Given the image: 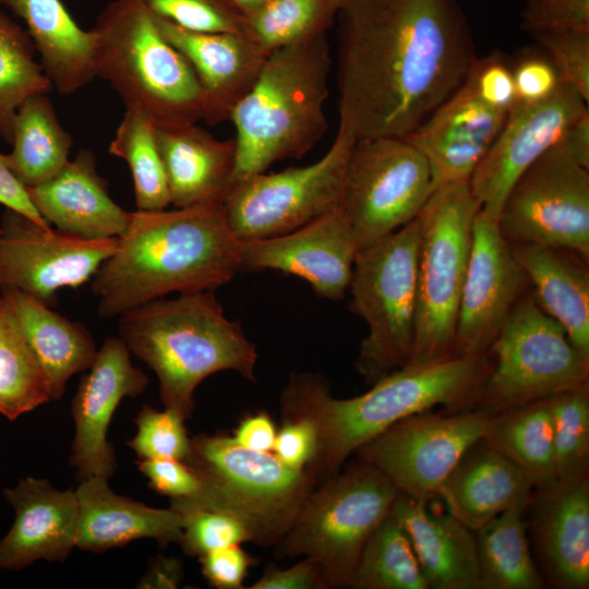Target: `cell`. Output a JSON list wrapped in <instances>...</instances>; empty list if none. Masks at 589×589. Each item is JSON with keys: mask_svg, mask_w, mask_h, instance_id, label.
Wrapping results in <instances>:
<instances>
[{"mask_svg": "<svg viewBox=\"0 0 589 589\" xmlns=\"http://www.w3.org/2000/svg\"><path fill=\"white\" fill-rule=\"evenodd\" d=\"M553 63L561 81L589 101V31L555 29L529 33Z\"/></svg>", "mask_w": 589, "mask_h": 589, "instance_id": "obj_45", "label": "cell"}, {"mask_svg": "<svg viewBox=\"0 0 589 589\" xmlns=\"http://www.w3.org/2000/svg\"><path fill=\"white\" fill-rule=\"evenodd\" d=\"M15 520L0 540V568L17 570L38 560L63 561L76 544L79 501L47 480L27 477L3 491Z\"/></svg>", "mask_w": 589, "mask_h": 589, "instance_id": "obj_24", "label": "cell"}, {"mask_svg": "<svg viewBox=\"0 0 589 589\" xmlns=\"http://www.w3.org/2000/svg\"><path fill=\"white\" fill-rule=\"evenodd\" d=\"M50 400L46 378L0 296V413L13 421Z\"/></svg>", "mask_w": 589, "mask_h": 589, "instance_id": "obj_37", "label": "cell"}, {"mask_svg": "<svg viewBox=\"0 0 589 589\" xmlns=\"http://www.w3.org/2000/svg\"><path fill=\"white\" fill-rule=\"evenodd\" d=\"M276 434L277 428L272 417L265 411H259L243 418L231 437L248 449L272 452Z\"/></svg>", "mask_w": 589, "mask_h": 589, "instance_id": "obj_53", "label": "cell"}, {"mask_svg": "<svg viewBox=\"0 0 589 589\" xmlns=\"http://www.w3.org/2000/svg\"><path fill=\"white\" fill-rule=\"evenodd\" d=\"M532 492L525 472L483 438L462 455L437 496L447 513L477 531L516 503L530 500Z\"/></svg>", "mask_w": 589, "mask_h": 589, "instance_id": "obj_29", "label": "cell"}, {"mask_svg": "<svg viewBox=\"0 0 589 589\" xmlns=\"http://www.w3.org/2000/svg\"><path fill=\"white\" fill-rule=\"evenodd\" d=\"M492 416L478 408L412 414L362 444L354 454L400 493L428 503L437 496L462 455L484 438Z\"/></svg>", "mask_w": 589, "mask_h": 589, "instance_id": "obj_15", "label": "cell"}, {"mask_svg": "<svg viewBox=\"0 0 589 589\" xmlns=\"http://www.w3.org/2000/svg\"><path fill=\"white\" fill-rule=\"evenodd\" d=\"M75 493L80 509L75 546L81 550L99 553L142 538L160 545L181 540L182 518L176 509L154 508L117 495L108 478L83 479Z\"/></svg>", "mask_w": 589, "mask_h": 589, "instance_id": "obj_27", "label": "cell"}, {"mask_svg": "<svg viewBox=\"0 0 589 589\" xmlns=\"http://www.w3.org/2000/svg\"><path fill=\"white\" fill-rule=\"evenodd\" d=\"M529 501L516 503L474 531L480 589L543 587L524 520Z\"/></svg>", "mask_w": 589, "mask_h": 589, "instance_id": "obj_34", "label": "cell"}, {"mask_svg": "<svg viewBox=\"0 0 589 589\" xmlns=\"http://www.w3.org/2000/svg\"><path fill=\"white\" fill-rule=\"evenodd\" d=\"M118 244L119 238H77L5 208L0 226V288H15L52 308L60 289L91 280Z\"/></svg>", "mask_w": 589, "mask_h": 589, "instance_id": "obj_16", "label": "cell"}, {"mask_svg": "<svg viewBox=\"0 0 589 589\" xmlns=\"http://www.w3.org/2000/svg\"><path fill=\"white\" fill-rule=\"evenodd\" d=\"M337 20L339 125L357 140L409 136L478 58L457 0H346Z\"/></svg>", "mask_w": 589, "mask_h": 589, "instance_id": "obj_1", "label": "cell"}, {"mask_svg": "<svg viewBox=\"0 0 589 589\" xmlns=\"http://www.w3.org/2000/svg\"><path fill=\"white\" fill-rule=\"evenodd\" d=\"M184 419L175 410H157L143 406L135 423L136 434L128 445L142 460L178 459L185 461L191 454Z\"/></svg>", "mask_w": 589, "mask_h": 589, "instance_id": "obj_43", "label": "cell"}, {"mask_svg": "<svg viewBox=\"0 0 589 589\" xmlns=\"http://www.w3.org/2000/svg\"><path fill=\"white\" fill-rule=\"evenodd\" d=\"M350 588L429 589L411 541L390 513L364 544Z\"/></svg>", "mask_w": 589, "mask_h": 589, "instance_id": "obj_38", "label": "cell"}, {"mask_svg": "<svg viewBox=\"0 0 589 589\" xmlns=\"http://www.w3.org/2000/svg\"><path fill=\"white\" fill-rule=\"evenodd\" d=\"M467 80L488 105L508 112L517 103L512 63L500 52L477 58Z\"/></svg>", "mask_w": 589, "mask_h": 589, "instance_id": "obj_46", "label": "cell"}, {"mask_svg": "<svg viewBox=\"0 0 589 589\" xmlns=\"http://www.w3.org/2000/svg\"><path fill=\"white\" fill-rule=\"evenodd\" d=\"M49 388L51 400L62 397L69 378L91 368L97 353L93 335L77 321L51 310L32 296L0 288Z\"/></svg>", "mask_w": 589, "mask_h": 589, "instance_id": "obj_32", "label": "cell"}, {"mask_svg": "<svg viewBox=\"0 0 589 589\" xmlns=\"http://www.w3.org/2000/svg\"><path fill=\"white\" fill-rule=\"evenodd\" d=\"M490 369L489 353L406 364L346 399L334 397L320 374L294 373L281 394L283 417L305 418L315 425L317 452L306 469L317 483L334 476L362 444L407 417L438 406L471 408Z\"/></svg>", "mask_w": 589, "mask_h": 589, "instance_id": "obj_3", "label": "cell"}, {"mask_svg": "<svg viewBox=\"0 0 589 589\" xmlns=\"http://www.w3.org/2000/svg\"><path fill=\"white\" fill-rule=\"evenodd\" d=\"M224 205L132 212L115 253L91 279L101 317L177 292L214 291L240 272Z\"/></svg>", "mask_w": 589, "mask_h": 589, "instance_id": "obj_2", "label": "cell"}, {"mask_svg": "<svg viewBox=\"0 0 589 589\" xmlns=\"http://www.w3.org/2000/svg\"><path fill=\"white\" fill-rule=\"evenodd\" d=\"M27 191L33 205L50 226L77 238H120L131 220L132 212L111 199L89 149L80 151L56 177Z\"/></svg>", "mask_w": 589, "mask_h": 589, "instance_id": "obj_25", "label": "cell"}, {"mask_svg": "<svg viewBox=\"0 0 589 589\" xmlns=\"http://www.w3.org/2000/svg\"><path fill=\"white\" fill-rule=\"evenodd\" d=\"M526 1H531V0H525V2H526Z\"/></svg>", "mask_w": 589, "mask_h": 589, "instance_id": "obj_58", "label": "cell"}, {"mask_svg": "<svg viewBox=\"0 0 589 589\" xmlns=\"http://www.w3.org/2000/svg\"><path fill=\"white\" fill-rule=\"evenodd\" d=\"M51 88L26 29L0 9V136L11 144L17 107Z\"/></svg>", "mask_w": 589, "mask_h": 589, "instance_id": "obj_40", "label": "cell"}, {"mask_svg": "<svg viewBox=\"0 0 589 589\" xmlns=\"http://www.w3.org/2000/svg\"><path fill=\"white\" fill-rule=\"evenodd\" d=\"M522 28L528 32L589 31V0H531L521 12Z\"/></svg>", "mask_w": 589, "mask_h": 589, "instance_id": "obj_47", "label": "cell"}, {"mask_svg": "<svg viewBox=\"0 0 589 589\" xmlns=\"http://www.w3.org/2000/svg\"><path fill=\"white\" fill-rule=\"evenodd\" d=\"M183 579L182 564L176 557L156 556L140 581L141 588H177Z\"/></svg>", "mask_w": 589, "mask_h": 589, "instance_id": "obj_55", "label": "cell"}, {"mask_svg": "<svg viewBox=\"0 0 589 589\" xmlns=\"http://www.w3.org/2000/svg\"><path fill=\"white\" fill-rule=\"evenodd\" d=\"M587 108L588 103L564 82L542 101H517L469 179L480 212L497 221L504 200L517 178L558 143Z\"/></svg>", "mask_w": 589, "mask_h": 589, "instance_id": "obj_17", "label": "cell"}, {"mask_svg": "<svg viewBox=\"0 0 589 589\" xmlns=\"http://www.w3.org/2000/svg\"><path fill=\"white\" fill-rule=\"evenodd\" d=\"M72 142L47 93L35 94L16 109L12 151L4 154L5 161L26 189L33 188L52 179L65 167Z\"/></svg>", "mask_w": 589, "mask_h": 589, "instance_id": "obj_33", "label": "cell"}, {"mask_svg": "<svg viewBox=\"0 0 589 589\" xmlns=\"http://www.w3.org/2000/svg\"><path fill=\"white\" fill-rule=\"evenodd\" d=\"M538 305L565 329L589 358V267L575 251L531 243H510Z\"/></svg>", "mask_w": 589, "mask_h": 589, "instance_id": "obj_30", "label": "cell"}, {"mask_svg": "<svg viewBox=\"0 0 589 589\" xmlns=\"http://www.w3.org/2000/svg\"><path fill=\"white\" fill-rule=\"evenodd\" d=\"M531 529L550 582L561 589L589 587V474L533 489Z\"/></svg>", "mask_w": 589, "mask_h": 589, "instance_id": "obj_23", "label": "cell"}, {"mask_svg": "<svg viewBox=\"0 0 589 589\" xmlns=\"http://www.w3.org/2000/svg\"><path fill=\"white\" fill-rule=\"evenodd\" d=\"M147 384L145 373L132 364L124 341L119 336L106 338L72 400L75 434L70 464L81 480L112 476L116 458L107 440L112 414L124 397L142 394Z\"/></svg>", "mask_w": 589, "mask_h": 589, "instance_id": "obj_20", "label": "cell"}, {"mask_svg": "<svg viewBox=\"0 0 589 589\" xmlns=\"http://www.w3.org/2000/svg\"><path fill=\"white\" fill-rule=\"evenodd\" d=\"M318 445L315 425L305 418L284 417L272 453L293 469H306L313 461Z\"/></svg>", "mask_w": 589, "mask_h": 589, "instance_id": "obj_50", "label": "cell"}, {"mask_svg": "<svg viewBox=\"0 0 589 589\" xmlns=\"http://www.w3.org/2000/svg\"><path fill=\"white\" fill-rule=\"evenodd\" d=\"M25 24L52 88L71 95L96 79L95 29H84L61 0H0Z\"/></svg>", "mask_w": 589, "mask_h": 589, "instance_id": "obj_31", "label": "cell"}, {"mask_svg": "<svg viewBox=\"0 0 589 589\" xmlns=\"http://www.w3.org/2000/svg\"><path fill=\"white\" fill-rule=\"evenodd\" d=\"M359 248L340 206L277 237L241 241L240 272L273 269L305 280L321 298H344Z\"/></svg>", "mask_w": 589, "mask_h": 589, "instance_id": "obj_19", "label": "cell"}, {"mask_svg": "<svg viewBox=\"0 0 589 589\" xmlns=\"http://www.w3.org/2000/svg\"><path fill=\"white\" fill-rule=\"evenodd\" d=\"M0 204L19 212L44 227H51L33 205L27 189L9 168L0 152Z\"/></svg>", "mask_w": 589, "mask_h": 589, "instance_id": "obj_54", "label": "cell"}, {"mask_svg": "<svg viewBox=\"0 0 589 589\" xmlns=\"http://www.w3.org/2000/svg\"><path fill=\"white\" fill-rule=\"evenodd\" d=\"M184 462L203 481L193 502L239 517L253 542L264 546L283 538L316 484L308 469H293L272 452L248 449L225 434L193 436Z\"/></svg>", "mask_w": 589, "mask_h": 589, "instance_id": "obj_8", "label": "cell"}, {"mask_svg": "<svg viewBox=\"0 0 589 589\" xmlns=\"http://www.w3.org/2000/svg\"><path fill=\"white\" fill-rule=\"evenodd\" d=\"M205 579L218 589H241L248 569L255 563L240 544L207 552L200 557Z\"/></svg>", "mask_w": 589, "mask_h": 589, "instance_id": "obj_51", "label": "cell"}, {"mask_svg": "<svg viewBox=\"0 0 589 589\" xmlns=\"http://www.w3.org/2000/svg\"><path fill=\"white\" fill-rule=\"evenodd\" d=\"M489 354L491 369L471 408L496 413L589 385V358L538 305L530 289L515 305Z\"/></svg>", "mask_w": 589, "mask_h": 589, "instance_id": "obj_11", "label": "cell"}, {"mask_svg": "<svg viewBox=\"0 0 589 589\" xmlns=\"http://www.w3.org/2000/svg\"><path fill=\"white\" fill-rule=\"evenodd\" d=\"M232 5H235L243 16L251 14L259 7H261L265 0H228Z\"/></svg>", "mask_w": 589, "mask_h": 589, "instance_id": "obj_57", "label": "cell"}, {"mask_svg": "<svg viewBox=\"0 0 589 589\" xmlns=\"http://www.w3.org/2000/svg\"><path fill=\"white\" fill-rule=\"evenodd\" d=\"M170 205H224L236 169L235 140L214 137L196 123L155 127Z\"/></svg>", "mask_w": 589, "mask_h": 589, "instance_id": "obj_26", "label": "cell"}, {"mask_svg": "<svg viewBox=\"0 0 589 589\" xmlns=\"http://www.w3.org/2000/svg\"><path fill=\"white\" fill-rule=\"evenodd\" d=\"M420 232L419 214L356 255L350 309L368 326L356 368L371 385L406 365L412 353Z\"/></svg>", "mask_w": 589, "mask_h": 589, "instance_id": "obj_7", "label": "cell"}, {"mask_svg": "<svg viewBox=\"0 0 589 589\" xmlns=\"http://www.w3.org/2000/svg\"><path fill=\"white\" fill-rule=\"evenodd\" d=\"M94 29L96 77L109 83L125 109L145 113L155 127L204 120L203 92L193 69L146 7L113 0Z\"/></svg>", "mask_w": 589, "mask_h": 589, "instance_id": "obj_6", "label": "cell"}, {"mask_svg": "<svg viewBox=\"0 0 589 589\" xmlns=\"http://www.w3.org/2000/svg\"><path fill=\"white\" fill-rule=\"evenodd\" d=\"M507 112L483 101L467 80L406 139L425 157L434 190L469 181Z\"/></svg>", "mask_w": 589, "mask_h": 589, "instance_id": "obj_21", "label": "cell"}, {"mask_svg": "<svg viewBox=\"0 0 589 589\" xmlns=\"http://www.w3.org/2000/svg\"><path fill=\"white\" fill-rule=\"evenodd\" d=\"M170 507L182 518L180 544L191 556H201L216 549L253 542L248 525L233 514L207 507L189 500H170Z\"/></svg>", "mask_w": 589, "mask_h": 589, "instance_id": "obj_42", "label": "cell"}, {"mask_svg": "<svg viewBox=\"0 0 589 589\" xmlns=\"http://www.w3.org/2000/svg\"><path fill=\"white\" fill-rule=\"evenodd\" d=\"M155 19L160 33L183 55L199 80L204 121L214 125L229 120L256 82L269 52L244 33L194 32Z\"/></svg>", "mask_w": 589, "mask_h": 589, "instance_id": "obj_22", "label": "cell"}, {"mask_svg": "<svg viewBox=\"0 0 589 589\" xmlns=\"http://www.w3.org/2000/svg\"><path fill=\"white\" fill-rule=\"evenodd\" d=\"M356 140L338 125L332 146L318 160L235 182L224 209L236 237L248 241L285 235L340 206Z\"/></svg>", "mask_w": 589, "mask_h": 589, "instance_id": "obj_12", "label": "cell"}, {"mask_svg": "<svg viewBox=\"0 0 589 589\" xmlns=\"http://www.w3.org/2000/svg\"><path fill=\"white\" fill-rule=\"evenodd\" d=\"M480 207L469 181L440 187L420 213L414 341L407 364L454 356L459 301Z\"/></svg>", "mask_w": 589, "mask_h": 589, "instance_id": "obj_10", "label": "cell"}, {"mask_svg": "<svg viewBox=\"0 0 589 589\" xmlns=\"http://www.w3.org/2000/svg\"><path fill=\"white\" fill-rule=\"evenodd\" d=\"M119 337L157 375L166 408L184 420L194 390L209 375L235 371L255 382L257 352L241 323L229 320L214 291L156 299L119 316Z\"/></svg>", "mask_w": 589, "mask_h": 589, "instance_id": "obj_4", "label": "cell"}, {"mask_svg": "<svg viewBox=\"0 0 589 589\" xmlns=\"http://www.w3.org/2000/svg\"><path fill=\"white\" fill-rule=\"evenodd\" d=\"M140 471L148 480L149 486L170 500L200 498L203 481L197 471L178 459H148L137 462Z\"/></svg>", "mask_w": 589, "mask_h": 589, "instance_id": "obj_48", "label": "cell"}, {"mask_svg": "<svg viewBox=\"0 0 589 589\" xmlns=\"http://www.w3.org/2000/svg\"><path fill=\"white\" fill-rule=\"evenodd\" d=\"M156 17L194 32L245 33L243 14L228 0H136Z\"/></svg>", "mask_w": 589, "mask_h": 589, "instance_id": "obj_44", "label": "cell"}, {"mask_svg": "<svg viewBox=\"0 0 589 589\" xmlns=\"http://www.w3.org/2000/svg\"><path fill=\"white\" fill-rule=\"evenodd\" d=\"M433 191L425 157L406 137L356 140L340 207L351 225L358 248L414 219Z\"/></svg>", "mask_w": 589, "mask_h": 589, "instance_id": "obj_13", "label": "cell"}, {"mask_svg": "<svg viewBox=\"0 0 589 589\" xmlns=\"http://www.w3.org/2000/svg\"><path fill=\"white\" fill-rule=\"evenodd\" d=\"M398 493L383 473L359 459L311 491L276 543V554L310 558L329 588L350 587L364 544Z\"/></svg>", "mask_w": 589, "mask_h": 589, "instance_id": "obj_9", "label": "cell"}, {"mask_svg": "<svg viewBox=\"0 0 589 589\" xmlns=\"http://www.w3.org/2000/svg\"><path fill=\"white\" fill-rule=\"evenodd\" d=\"M517 101L533 104L551 97L562 81L543 52H529L512 63Z\"/></svg>", "mask_w": 589, "mask_h": 589, "instance_id": "obj_49", "label": "cell"}, {"mask_svg": "<svg viewBox=\"0 0 589 589\" xmlns=\"http://www.w3.org/2000/svg\"><path fill=\"white\" fill-rule=\"evenodd\" d=\"M557 480L589 474V385L549 397Z\"/></svg>", "mask_w": 589, "mask_h": 589, "instance_id": "obj_41", "label": "cell"}, {"mask_svg": "<svg viewBox=\"0 0 589 589\" xmlns=\"http://www.w3.org/2000/svg\"><path fill=\"white\" fill-rule=\"evenodd\" d=\"M346 0H265L244 16L245 33L267 52L326 35Z\"/></svg>", "mask_w": 589, "mask_h": 589, "instance_id": "obj_36", "label": "cell"}, {"mask_svg": "<svg viewBox=\"0 0 589 589\" xmlns=\"http://www.w3.org/2000/svg\"><path fill=\"white\" fill-rule=\"evenodd\" d=\"M250 589H325L329 588L318 564L305 558L296 565L280 569L275 566L266 568L262 577Z\"/></svg>", "mask_w": 589, "mask_h": 589, "instance_id": "obj_52", "label": "cell"}, {"mask_svg": "<svg viewBox=\"0 0 589 589\" xmlns=\"http://www.w3.org/2000/svg\"><path fill=\"white\" fill-rule=\"evenodd\" d=\"M484 440L519 467L533 489L557 480L549 397L493 413Z\"/></svg>", "mask_w": 589, "mask_h": 589, "instance_id": "obj_35", "label": "cell"}, {"mask_svg": "<svg viewBox=\"0 0 589 589\" xmlns=\"http://www.w3.org/2000/svg\"><path fill=\"white\" fill-rule=\"evenodd\" d=\"M330 67L326 35L269 53L229 119L236 129L232 184L301 158L323 137Z\"/></svg>", "mask_w": 589, "mask_h": 589, "instance_id": "obj_5", "label": "cell"}, {"mask_svg": "<svg viewBox=\"0 0 589 589\" xmlns=\"http://www.w3.org/2000/svg\"><path fill=\"white\" fill-rule=\"evenodd\" d=\"M390 515L409 537L429 589H480L474 531L400 492Z\"/></svg>", "mask_w": 589, "mask_h": 589, "instance_id": "obj_28", "label": "cell"}, {"mask_svg": "<svg viewBox=\"0 0 589 589\" xmlns=\"http://www.w3.org/2000/svg\"><path fill=\"white\" fill-rule=\"evenodd\" d=\"M109 153L130 168L137 211H161L170 205L155 125L145 113L125 109Z\"/></svg>", "mask_w": 589, "mask_h": 589, "instance_id": "obj_39", "label": "cell"}, {"mask_svg": "<svg viewBox=\"0 0 589 589\" xmlns=\"http://www.w3.org/2000/svg\"><path fill=\"white\" fill-rule=\"evenodd\" d=\"M560 142L579 165L589 169L588 108L567 128Z\"/></svg>", "mask_w": 589, "mask_h": 589, "instance_id": "obj_56", "label": "cell"}, {"mask_svg": "<svg viewBox=\"0 0 589 589\" xmlns=\"http://www.w3.org/2000/svg\"><path fill=\"white\" fill-rule=\"evenodd\" d=\"M529 289L510 243L479 209L456 323L454 356L488 354L519 299Z\"/></svg>", "mask_w": 589, "mask_h": 589, "instance_id": "obj_18", "label": "cell"}, {"mask_svg": "<svg viewBox=\"0 0 589 589\" xmlns=\"http://www.w3.org/2000/svg\"><path fill=\"white\" fill-rule=\"evenodd\" d=\"M496 223L509 243L568 249L589 260V169L556 143L517 178Z\"/></svg>", "mask_w": 589, "mask_h": 589, "instance_id": "obj_14", "label": "cell"}]
</instances>
